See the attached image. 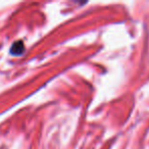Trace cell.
I'll list each match as a JSON object with an SVG mask.
<instances>
[{
  "mask_svg": "<svg viewBox=\"0 0 149 149\" xmlns=\"http://www.w3.org/2000/svg\"><path fill=\"white\" fill-rule=\"evenodd\" d=\"M24 51H25V44H24V42L21 41V40L15 42V43L11 45L10 50H9L10 54L13 56H21L22 54L24 53Z\"/></svg>",
  "mask_w": 149,
  "mask_h": 149,
  "instance_id": "cell-1",
  "label": "cell"
}]
</instances>
